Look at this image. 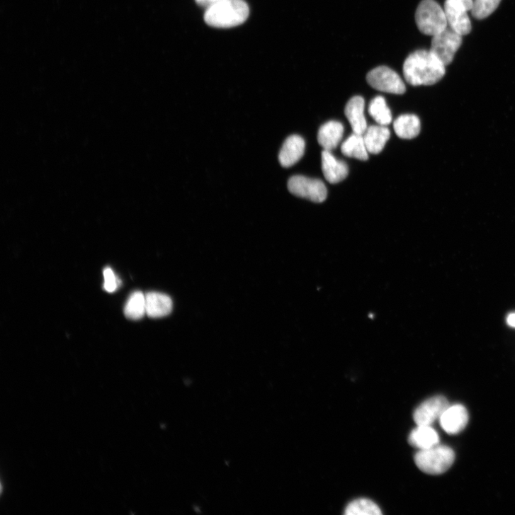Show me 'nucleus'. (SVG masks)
Listing matches in <instances>:
<instances>
[{"instance_id": "5", "label": "nucleus", "mask_w": 515, "mask_h": 515, "mask_svg": "<svg viewBox=\"0 0 515 515\" xmlns=\"http://www.w3.org/2000/svg\"><path fill=\"white\" fill-rule=\"evenodd\" d=\"M463 44V36L449 26L443 32L432 37L430 52L446 66L454 60Z\"/></svg>"}, {"instance_id": "21", "label": "nucleus", "mask_w": 515, "mask_h": 515, "mask_svg": "<svg viewBox=\"0 0 515 515\" xmlns=\"http://www.w3.org/2000/svg\"><path fill=\"white\" fill-rule=\"evenodd\" d=\"M346 515H381L380 506L373 501L368 499H357L350 502L345 509Z\"/></svg>"}, {"instance_id": "24", "label": "nucleus", "mask_w": 515, "mask_h": 515, "mask_svg": "<svg viewBox=\"0 0 515 515\" xmlns=\"http://www.w3.org/2000/svg\"><path fill=\"white\" fill-rule=\"evenodd\" d=\"M103 274L105 290L110 293L114 292L118 287V280L116 276L109 267L105 268Z\"/></svg>"}, {"instance_id": "23", "label": "nucleus", "mask_w": 515, "mask_h": 515, "mask_svg": "<svg viewBox=\"0 0 515 515\" xmlns=\"http://www.w3.org/2000/svg\"><path fill=\"white\" fill-rule=\"evenodd\" d=\"M502 0H474L472 16L483 20L491 16L498 8Z\"/></svg>"}, {"instance_id": "20", "label": "nucleus", "mask_w": 515, "mask_h": 515, "mask_svg": "<svg viewBox=\"0 0 515 515\" xmlns=\"http://www.w3.org/2000/svg\"><path fill=\"white\" fill-rule=\"evenodd\" d=\"M124 313L130 319H141L146 315L145 295L140 291L132 293L126 302Z\"/></svg>"}, {"instance_id": "12", "label": "nucleus", "mask_w": 515, "mask_h": 515, "mask_svg": "<svg viewBox=\"0 0 515 515\" xmlns=\"http://www.w3.org/2000/svg\"><path fill=\"white\" fill-rule=\"evenodd\" d=\"M146 315L152 318H162L171 314L173 302L166 294L150 292L145 295Z\"/></svg>"}, {"instance_id": "14", "label": "nucleus", "mask_w": 515, "mask_h": 515, "mask_svg": "<svg viewBox=\"0 0 515 515\" xmlns=\"http://www.w3.org/2000/svg\"><path fill=\"white\" fill-rule=\"evenodd\" d=\"M368 152L379 154L390 138V130L385 125H372L363 135Z\"/></svg>"}, {"instance_id": "25", "label": "nucleus", "mask_w": 515, "mask_h": 515, "mask_svg": "<svg viewBox=\"0 0 515 515\" xmlns=\"http://www.w3.org/2000/svg\"><path fill=\"white\" fill-rule=\"evenodd\" d=\"M447 1L468 12L472 11L474 6V0H447Z\"/></svg>"}, {"instance_id": "27", "label": "nucleus", "mask_w": 515, "mask_h": 515, "mask_svg": "<svg viewBox=\"0 0 515 515\" xmlns=\"http://www.w3.org/2000/svg\"><path fill=\"white\" fill-rule=\"evenodd\" d=\"M507 323L509 326L515 327V314H511L507 317Z\"/></svg>"}, {"instance_id": "15", "label": "nucleus", "mask_w": 515, "mask_h": 515, "mask_svg": "<svg viewBox=\"0 0 515 515\" xmlns=\"http://www.w3.org/2000/svg\"><path fill=\"white\" fill-rule=\"evenodd\" d=\"M408 441L412 447L422 451L438 446L439 436L431 425H417L410 433Z\"/></svg>"}, {"instance_id": "22", "label": "nucleus", "mask_w": 515, "mask_h": 515, "mask_svg": "<svg viewBox=\"0 0 515 515\" xmlns=\"http://www.w3.org/2000/svg\"><path fill=\"white\" fill-rule=\"evenodd\" d=\"M369 113L379 125L387 126L392 123L391 111L383 96H377L370 102Z\"/></svg>"}, {"instance_id": "3", "label": "nucleus", "mask_w": 515, "mask_h": 515, "mask_svg": "<svg viewBox=\"0 0 515 515\" xmlns=\"http://www.w3.org/2000/svg\"><path fill=\"white\" fill-rule=\"evenodd\" d=\"M455 460V453L451 448L439 445L419 451L414 456L417 468L424 473L434 475L447 472Z\"/></svg>"}, {"instance_id": "26", "label": "nucleus", "mask_w": 515, "mask_h": 515, "mask_svg": "<svg viewBox=\"0 0 515 515\" xmlns=\"http://www.w3.org/2000/svg\"><path fill=\"white\" fill-rule=\"evenodd\" d=\"M196 1L199 6L208 9L222 1V0H196Z\"/></svg>"}, {"instance_id": "8", "label": "nucleus", "mask_w": 515, "mask_h": 515, "mask_svg": "<svg viewBox=\"0 0 515 515\" xmlns=\"http://www.w3.org/2000/svg\"><path fill=\"white\" fill-rule=\"evenodd\" d=\"M450 406L447 399L437 396L421 403L414 412V420L417 425H431L439 419Z\"/></svg>"}, {"instance_id": "9", "label": "nucleus", "mask_w": 515, "mask_h": 515, "mask_svg": "<svg viewBox=\"0 0 515 515\" xmlns=\"http://www.w3.org/2000/svg\"><path fill=\"white\" fill-rule=\"evenodd\" d=\"M468 421V410L461 404L449 406L439 419L441 426L449 434H457L463 431Z\"/></svg>"}, {"instance_id": "4", "label": "nucleus", "mask_w": 515, "mask_h": 515, "mask_svg": "<svg viewBox=\"0 0 515 515\" xmlns=\"http://www.w3.org/2000/svg\"><path fill=\"white\" fill-rule=\"evenodd\" d=\"M415 21L422 34L432 37L448 27L445 10L435 0H422L416 11Z\"/></svg>"}, {"instance_id": "19", "label": "nucleus", "mask_w": 515, "mask_h": 515, "mask_svg": "<svg viewBox=\"0 0 515 515\" xmlns=\"http://www.w3.org/2000/svg\"><path fill=\"white\" fill-rule=\"evenodd\" d=\"M394 129L399 137L412 139L419 134L421 123L419 118L414 115H402L395 120Z\"/></svg>"}, {"instance_id": "6", "label": "nucleus", "mask_w": 515, "mask_h": 515, "mask_svg": "<svg viewBox=\"0 0 515 515\" xmlns=\"http://www.w3.org/2000/svg\"><path fill=\"white\" fill-rule=\"evenodd\" d=\"M367 83L379 91L402 95L406 92V86L400 77L392 69L387 66H380L368 73Z\"/></svg>"}, {"instance_id": "10", "label": "nucleus", "mask_w": 515, "mask_h": 515, "mask_svg": "<svg viewBox=\"0 0 515 515\" xmlns=\"http://www.w3.org/2000/svg\"><path fill=\"white\" fill-rule=\"evenodd\" d=\"M305 141L300 135L289 136L284 142L278 159L281 165L288 168L295 165L303 157L305 152Z\"/></svg>"}, {"instance_id": "2", "label": "nucleus", "mask_w": 515, "mask_h": 515, "mask_svg": "<svg viewBox=\"0 0 515 515\" xmlns=\"http://www.w3.org/2000/svg\"><path fill=\"white\" fill-rule=\"evenodd\" d=\"M249 16V8L244 0H222L206 9L204 20L211 27L229 28L243 24Z\"/></svg>"}, {"instance_id": "1", "label": "nucleus", "mask_w": 515, "mask_h": 515, "mask_svg": "<svg viewBox=\"0 0 515 515\" xmlns=\"http://www.w3.org/2000/svg\"><path fill=\"white\" fill-rule=\"evenodd\" d=\"M446 67L430 50H418L405 60L404 77L413 86H432L443 79Z\"/></svg>"}, {"instance_id": "7", "label": "nucleus", "mask_w": 515, "mask_h": 515, "mask_svg": "<svg viewBox=\"0 0 515 515\" xmlns=\"http://www.w3.org/2000/svg\"><path fill=\"white\" fill-rule=\"evenodd\" d=\"M288 191L294 196L315 203H322L327 198V188L319 179L304 176H294L288 182Z\"/></svg>"}, {"instance_id": "13", "label": "nucleus", "mask_w": 515, "mask_h": 515, "mask_svg": "<svg viewBox=\"0 0 515 515\" xmlns=\"http://www.w3.org/2000/svg\"><path fill=\"white\" fill-rule=\"evenodd\" d=\"M364 107L365 101L361 96L353 97L345 107V115L354 133L363 135L368 128Z\"/></svg>"}, {"instance_id": "16", "label": "nucleus", "mask_w": 515, "mask_h": 515, "mask_svg": "<svg viewBox=\"0 0 515 515\" xmlns=\"http://www.w3.org/2000/svg\"><path fill=\"white\" fill-rule=\"evenodd\" d=\"M444 10L448 26L461 35H467L472 31V24L468 11L451 3L446 1Z\"/></svg>"}, {"instance_id": "17", "label": "nucleus", "mask_w": 515, "mask_h": 515, "mask_svg": "<svg viewBox=\"0 0 515 515\" xmlns=\"http://www.w3.org/2000/svg\"><path fill=\"white\" fill-rule=\"evenodd\" d=\"M344 128L337 121H329L321 126L318 132V142L322 148L329 152L335 149L340 143Z\"/></svg>"}, {"instance_id": "18", "label": "nucleus", "mask_w": 515, "mask_h": 515, "mask_svg": "<svg viewBox=\"0 0 515 515\" xmlns=\"http://www.w3.org/2000/svg\"><path fill=\"white\" fill-rule=\"evenodd\" d=\"M341 153L349 158L360 161H367L369 159L366 146L363 135L353 133L341 145Z\"/></svg>"}, {"instance_id": "11", "label": "nucleus", "mask_w": 515, "mask_h": 515, "mask_svg": "<svg viewBox=\"0 0 515 515\" xmlns=\"http://www.w3.org/2000/svg\"><path fill=\"white\" fill-rule=\"evenodd\" d=\"M322 166L325 179L332 184L341 182L349 174L347 165L337 160L329 151L324 150L322 154Z\"/></svg>"}]
</instances>
